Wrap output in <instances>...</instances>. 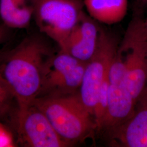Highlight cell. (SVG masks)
<instances>
[{
    "mask_svg": "<svg viewBox=\"0 0 147 147\" xmlns=\"http://www.w3.org/2000/svg\"><path fill=\"white\" fill-rule=\"evenodd\" d=\"M53 55L42 38L29 36L7 55L0 67V76L18 109L26 108L38 97L48 61Z\"/></svg>",
    "mask_w": 147,
    "mask_h": 147,
    "instance_id": "cell-1",
    "label": "cell"
},
{
    "mask_svg": "<svg viewBox=\"0 0 147 147\" xmlns=\"http://www.w3.org/2000/svg\"><path fill=\"white\" fill-rule=\"evenodd\" d=\"M111 82L126 83L136 101L147 87V29L145 21L135 16L111 64Z\"/></svg>",
    "mask_w": 147,
    "mask_h": 147,
    "instance_id": "cell-2",
    "label": "cell"
},
{
    "mask_svg": "<svg viewBox=\"0 0 147 147\" xmlns=\"http://www.w3.org/2000/svg\"><path fill=\"white\" fill-rule=\"evenodd\" d=\"M33 104L45 115L58 135L70 146L96 131L93 117L82 102L79 92L38 97Z\"/></svg>",
    "mask_w": 147,
    "mask_h": 147,
    "instance_id": "cell-3",
    "label": "cell"
},
{
    "mask_svg": "<svg viewBox=\"0 0 147 147\" xmlns=\"http://www.w3.org/2000/svg\"><path fill=\"white\" fill-rule=\"evenodd\" d=\"M40 31L63 47L84 12L82 0H30Z\"/></svg>",
    "mask_w": 147,
    "mask_h": 147,
    "instance_id": "cell-4",
    "label": "cell"
},
{
    "mask_svg": "<svg viewBox=\"0 0 147 147\" xmlns=\"http://www.w3.org/2000/svg\"><path fill=\"white\" fill-rule=\"evenodd\" d=\"M119 44L115 35L100 28L96 47L87 63L79 90L82 102L92 116L100 88L109 75Z\"/></svg>",
    "mask_w": 147,
    "mask_h": 147,
    "instance_id": "cell-5",
    "label": "cell"
},
{
    "mask_svg": "<svg viewBox=\"0 0 147 147\" xmlns=\"http://www.w3.org/2000/svg\"><path fill=\"white\" fill-rule=\"evenodd\" d=\"M87 62L60 50L48 61L38 97L79 93Z\"/></svg>",
    "mask_w": 147,
    "mask_h": 147,
    "instance_id": "cell-6",
    "label": "cell"
},
{
    "mask_svg": "<svg viewBox=\"0 0 147 147\" xmlns=\"http://www.w3.org/2000/svg\"><path fill=\"white\" fill-rule=\"evenodd\" d=\"M16 132L18 142L24 147L70 146L58 135L45 115L33 104L18 109Z\"/></svg>",
    "mask_w": 147,
    "mask_h": 147,
    "instance_id": "cell-7",
    "label": "cell"
},
{
    "mask_svg": "<svg viewBox=\"0 0 147 147\" xmlns=\"http://www.w3.org/2000/svg\"><path fill=\"white\" fill-rule=\"evenodd\" d=\"M107 137L113 147H147V87L131 116Z\"/></svg>",
    "mask_w": 147,
    "mask_h": 147,
    "instance_id": "cell-8",
    "label": "cell"
},
{
    "mask_svg": "<svg viewBox=\"0 0 147 147\" xmlns=\"http://www.w3.org/2000/svg\"><path fill=\"white\" fill-rule=\"evenodd\" d=\"M96 22L84 11L60 50L87 62L94 54L98 41L100 27Z\"/></svg>",
    "mask_w": 147,
    "mask_h": 147,
    "instance_id": "cell-9",
    "label": "cell"
},
{
    "mask_svg": "<svg viewBox=\"0 0 147 147\" xmlns=\"http://www.w3.org/2000/svg\"><path fill=\"white\" fill-rule=\"evenodd\" d=\"M136 102L125 84H110L107 110L100 131L110 135L131 116Z\"/></svg>",
    "mask_w": 147,
    "mask_h": 147,
    "instance_id": "cell-10",
    "label": "cell"
},
{
    "mask_svg": "<svg viewBox=\"0 0 147 147\" xmlns=\"http://www.w3.org/2000/svg\"><path fill=\"white\" fill-rule=\"evenodd\" d=\"M84 7L97 22L112 25L121 22L126 16L128 0H82Z\"/></svg>",
    "mask_w": 147,
    "mask_h": 147,
    "instance_id": "cell-11",
    "label": "cell"
},
{
    "mask_svg": "<svg viewBox=\"0 0 147 147\" xmlns=\"http://www.w3.org/2000/svg\"><path fill=\"white\" fill-rule=\"evenodd\" d=\"M33 15L32 7L27 0H0V17L8 28H26Z\"/></svg>",
    "mask_w": 147,
    "mask_h": 147,
    "instance_id": "cell-12",
    "label": "cell"
},
{
    "mask_svg": "<svg viewBox=\"0 0 147 147\" xmlns=\"http://www.w3.org/2000/svg\"><path fill=\"white\" fill-rule=\"evenodd\" d=\"M109 75L101 85L95 106L93 117L94 121L96 131L99 132L102 127L107 110L109 88Z\"/></svg>",
    "mask_w": 147,
    "mask_h": 147,
    "instance_id": "cell-13",
    "label": "cell"
},
{
    "mask_svg": "<svg viewBox=\"0 0 147 147\" xmlns=\"http://www.w3.org/2000/svg\"><path fill=\"white\" fill-rule=\"evenodd\" d=\"M16 146V143L12 133L0 121V147Z\"/></svg>",
    "mask_w": 147,
    "mask_h": 147,
    "instance_id": "cell-14",
    "label": "cell"
},
{
    "mask_svg": "<svg viewBox=\"0 0 147 147\" xmlns=\"http://www.w3.org/2000/svg\"><path fill=\"white\" fill-rule=\"evenodd\" d=\"M10 95L12 96L5 84L0 86V109Z\"/></svg>",
    "mask_w": 147,
    "mask_h": 147,
    "instance_id": "cell-15",
    "label": "cell"
},
{
    "mask_svg": "<svg viewBox=\"0 0 147 147\" xmlns=\"http://www.w3.org/2000/svg\"><path fill=\"white\" fill-rule=\"evenodd\" d=\"M8 28L4 24L0 25V44L4 40L6 37Z\"/></svg>",
    "mask_w": 147,
    "mask_h": 147,
    "instance_id": "cell-16",
    "label": "cell"
},
{
    "mask_svg": "<svg viewBox=\"0 0 147 147\" xmlns=\"http://www.w3.org/2000/svg\"><path fill=\"white\" fill-rule=\"evenodd\" d=\"M138 1L142 4H146V3H147V0H138Z\"/></svg>",
    "mask_w": 147,
    "mask_h": 147,
    "instance_id": "cell-17",
    "label": "cell"
},
{
    "mask_svg": "<svg viewBox=\"0 0 147 147\" xmlns=\"http://www.w3.org/2000/svg\"><path fill=\"white\" fill-rule=\"evenodd\" d=\"M145 24H146V27H147V19L146 21H145Z\"/></svg>",
    "mask_w": 147,
    "mask_h": 147,
    "instance_id": "cell-18",
    "label": "cell"
}]
</instances>
